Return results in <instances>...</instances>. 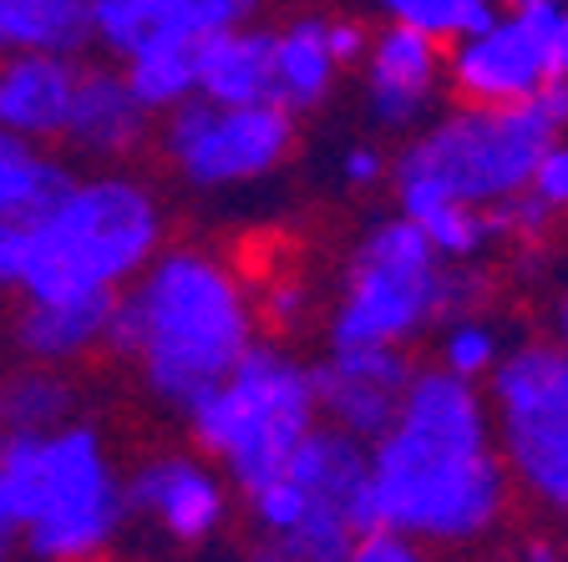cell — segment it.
<instances>
[{
  "label": "cell",
  "instance_id": "obj_34",
  "mask_svg": "<svg viewBox=\"0 0 568 562\" xmlns=\"http://www.w3.org/2000/svg\"><path fill=\"white\" fill-rule=\"evenodd\" d=\"M325 47L341 61V71L361 67V57H366V47H371L366 21H355V16H325Z\"/></svg>",
  "mask_w": 568,
  "mask_h": 562
},
{
  "label": "cell",
  "instance_id": "obj_8",
  "mask_svg": "<svg viewBox=\"0 0 568 562\" xmlns=\"http://www.w3.org/2000/svg\"><path fill=\"white\" fill-rule=\"evenodd\" d=\"M437 279L442 264L416 218H376L351 248L325 345H416L426 329H437Z\"/></svg>",
  "mask_w": 568,
  "mask_h": 562
},
{
  "label": "cell",
  "instance_id": "obj_13",
  "mask_svg": "<svg viewBox=\"0 0 568 562\" xmlns=\"http://www.w3.org/2000/svg\"><path fill=\"white\" fill-rule=\"evenodd\" d=\"M412 370V355L396 345H325V355L310 365L315 416L371 441L390 421Z\"/></svg>",
  "mask_w": 568,
  "mask_h": 562
},
{
  "label": "cell",
  "instance_id": "obj_35",
  "mask_svg": "<svg viewBox=\"0 0 568 562\" xmlns=\"http://www.w3.org/2000/svg\"><path fill=\"white\" fill-rule=\"evenodd\" d=\"M341 177H345V187L386 183V153L371 147V142H355V147H345V157H341Z\"/></svg>",
  "mask_w": 568,
  "mask_h": 562
},
{
  "label": "cell",
  "instance_id": "obj_9",
  "mask_svg": "<svg viewBox=\"0 0 568 562\" xmlns=\"http://www.w3.org/2000/svg\"><path fill=\"white\" fill-rule=\"evenodd\" d=\"M153 132L163 163L199 193H234V187L264 183L295 157L300 142V127L284 106H219L203 96H189L183 106L163 112Z\"/></svg>",
  "mask_w": 568,
  "mask_h": 562
},
{
  "label": "cell",
  "instance_id": "obj_11",
  "mask_svg": "<svg viewBox=\"0 0 568 562\" xmlns=\"http://www.w3.org/2000/svg\"><path fill=\"white\" fill-rule=\"evenodd\" d=\"M122 497H128V517H148L178 548L213 542L234 512L229 477L199 451H158L138 461L132 477H122Z\"/></svg>",
  "mask_w": 568,
  "mask_h": 562
},
{
  "label": "cell",
  "instance_id": "obj_27",
  "mask_svg": "<svg viewBox=\"0 0 568 562\" xmlns=\"http://www.w3.org/2000/svg\"><path fill=\"white\" fill-rule=\"evenodd\" d=\"M390 25H406V31H422L432 41H457V35L487 25L503 6L497 0H371Z\"/></svg>",
  "mask_w": 568,
  "mask_h": 562
},
{
  "label": "cell",
  "instance_id": "obj_30",
  "mask_svg": "<svg viewBox=\"0 0 568 562\" xmlns=\"http://www.w3.org/2000/svg\"><path fill=\"white\" fill-rule=\"evenodd\" d=\"M142 35H148V21L132 11L128 0H92V47L106 61L128 57Z\"/></svg>",
  "mask_w": 568,
  "mask_h": 562
},
{
  "label": "cell",
  "instance_id": "obj_5",
  "mask_svg": "<svg viewBox=\"0 0 568 562\" xmlns=\"http://www.w3.org/2000/svg\"><path fill=\"white\" fill-rule=\"evenodd\" d=\"M0 497L36 562H97L128 528L122 471L87 421L0 441Z\"/></svg>",
  "mask_w": 568,
  "mask_h": 562
},
{
  "label": "cell",
  "instance_id": "obj_36",
  "mask_svg": "<svg viewBox=\"0 0 568 562\" xmlns=\"http://www.w3.org/2000/svg\"><path fill=\"white\" fill-rule=\"evenodd\" d=\"M497 562H564V548H558L554 538H544V532H538V538H523L508 558H497Z\"/></svg>",
  "mask_w": 568,
  "mask_h": 562
},
{
  "label": "cell",
  "instance_id": "obj_15",
  "mask_svg": "<svg viewBox=\"0 0 568 562\" xmlns=\"http://www.w3.org/2000/svg\"><path fill=\"white\" fill-rule=\"evenodd\" d=\"M284 477L300 481L310 497L331 502L335 512H345L355 532H376L371 522V467H366V441L331 421H315L300 446L284 457Z\"/></svg>",
  "mask_w": 568,
  "mask_h": 562
},
{
  "label": "cell",
  "instance_id": "obj_25",
  "mask_svg": "<svg viewBox=\"0 0 568 562\" xmlns=\"http://www.w3.org/2000/svg\"><path fill=\"white\" fill-rule=\"evenodd\" d=\"M128 6L148 21V31H168V35H183V41H203V35L224 31V25L254 21L264 0H128Z\"/></svg>",
  "mask_w": 568,
  "mask_h": 562
},
{
  "label": "cell",
  "instance_id": "obj_22",
  "mask_svg": "<svg viewBox=\"0 0 568 562\" xmlns=\"http://www.w3.org/2000/svg\"><path fill=\"white\" fill-rule=\"evenodd\" d=\"M118 71L122 82L132 86V96L153 117H163V112H173V106H183L193 96V41L168 31H148L128 57H118Z\"/></svg>",
  "mask_w": 568,
  "mask_h": 562
},
{
  "label": "cell",
  "instance_id": "obj_29",
  "mask_svg": "<svg viewBox=\"0 0 568 562\" xmlns=\"http://www.w3.org/2000/svg\"><path fill=\"white\" fill-rule=\"evenodd\" d=\"M554 218H558V213L548 208V203L532 198L528 187L487 208V223H493V238H497V244H523V248H538V244H544L548 228H554Z\"/></svg>",
  "mask_w": 568,
  "mask_h": 562
},
{
  "label": "cell",
  "instance_id": "obj_37",
  "mask_svg": "<svg viewBox=\"0 0 568 562\" xmlns=\"http://www.w3.org/2000/svg\"><path fill=\"white\" fill-rule=\"evenodd\" d=\"M11 548H16V522H11L6 497H0V562H11Z\"/></svg>",
  "mask_w": 568,
  "mask_h": 562
},
{
  "label": "cell",
  "instance_id": "obj_12",
  "mask_svg": "<svg viewBox=\"0 0 568 562\" xmlns=\"http://www.w3.org/2000/svg\"><path fill=\"white\" fill-rule=\"evenodd\" d=\"M447 92V67H442V41L406 25H381L361 57V96L366 117L390 137L416 132L437 112Z\"/></svg>",
  "mask_w": 568,
  "mask_h": 562
},
{
  "label": "cell",
  "instance_id": "obj_4",
  "mask_svg": "<svg viewBox=\"0 0 568 562\" xmlns=\"http://www.w3.org/2000/svg\"><path fill=\"white\" fill-rule=\"evenodd\" d=\"M568 122V82L513 106H473L457 102L452 112H432L416 132H406L402 153L386 163L396 187V213L437 208V203H493L528 187L532 163L564 137Z\"/></svg>",
  "mask_w": 568,
  "mask_h": 562
},
{
  "label": "cell",
  "instance_id": "obj_17",
  "mask_svg": "<svg viewBox=\"0 0 568 562\" xmlns=\"http://www.w3.org/2000/svg\"><path fill=\"white\" fill-rule=\"evenodd\" d=\"M77 67L82 61L41 57V51L0 57V127L31 142H57L71 86H77Z\"/></svg>",
  "mask_w": 568,
  "mask_h": 562
},
{
  "label": "cell",
  "instance_id": "obj_23",
  "mask_svg": "<svg viewBox=\"0 0 568 562\" xmlns=\"http://www.w3.org/2000/svg\"><path fill=\"white\" fill-rule=\"evenodd\" d=\"M77 386L57 365H26V370L0 375V441L6 436H31L71 421Z\"/></svg>",
  "mask_w": 568,
  "mask_h": 562
},
{
  "label": "cell",
  "instance_id": "obj_19",
  "mask_svg": "<svg viewBox=\"0 0 568 562\" xmlns=\"http://www.w3.org/2000/svg\"><path fill=\"white\" fill-rule=\"evenodd\" d=\"M341 76V61L325 47V16H295L274 31V106H284L290 117L331 102Z\"/></svg>",
  "mask_w": 568,
  "mask_h": 562
},
{
  "label": "cell",
  "instance_id": "obj_10",
  "mask_svg": "<svg viewBox=\"0 0 568 562\" xmlns=\"http://www.w3.org/2000/svg\"><path fill=\"white\" fill-rule=\"evenodd\" d=\"M447 92L473 106H513L568 82V0L503 6L487 25L442 47Z\"/></svg>",
  "mask_w": 568,
  "mask_h": 562
},
{
  "label": "cell",
  "instance_id": "obj_39",
  "mask_svg": "<svg viewBox=\"0 0 568 562\" xmlns=\"http://www.w3.org/2000/svg\"><path fill=\"white\" fill-rule=\"evenodd\" d=\"M497 6H532V0H497Z\"/></svg>",
  "mask_w": 568,
  "mask_h": 562
},
{
  "label": "cell",
  "instance_id": "obj_38",
  "mask_svg": "<svg viewBox=\"0 0 568 562\" xmlns=\"http://www.w3.org/2000/svg\"><path fill=\"white\" fill-rule=\"evenodd\" d=\"M239 562H295V558H290V552H280V548H270V542H254V548H248Z\"/></svg>",
  "mask_w": 568,
  "mask_h": 562
},
{
  "label": "cell",
  "instance_id": "obj_20",
  "mask_svg": "<svg viewBox=\"0 0 568 562\" xmlns=\"http://www.w3.org/2000/svg\"><path fill=\"white\" fill-rule=\"evenodd\" d=\"M71 177H77L71 157L57 153V142H31L0 127V223L6 228H21L36 213H47Z\"/></svg>",
  "mask_w": 568,
  "mask_h": 562
},
{
  "label": "cell",
  "instance_id": "obj_28",
  "mask_svg": "<svg viewBox=\"0 0 568 562\" xmlns=\"http://www.w3.org/2000/svg\"><path fill=\"white\" fill-rule=\"evenodd\" d=\"M355 538H361V532L345 522V512H335V507L315 502V507H310V512L295 522V528L284 532L280 542H270V548L290 552L295 562H345V558H351V548H355Z\"/></svg>",
  "mask_w": 568,
  "mask_h": 562
},
{
  "label": "cell",
  "instance_id": "obj_26",
  "mask_svg": "<svg viewBox=\"0 0 568 562\" xmlns=\"http://www.w3.org/2000/svg\"><path fill=\"white\" fill-rule=\"evenodd\" d=\"M416 228L426 248L437 254V264H483L487 248L497 244L487 208H473V203H437V208L416 213Z\"/></svg>",
  "mask_w": 568,
  "mask_h": 562
},
{
  "label": "cell",
  "instance_id": "obj_33",
  "mask_svg": "<svg viewBox=\"0 0 568 562\" xmlns=\"http://www.w3.org/2000/svg\"><path fill=\"white\" fill-rule=\"evenodd\" d=\"M528 193L538 203H548L554 213H564V203H568V147H564V137H558L554 147H548V153L532 163Z\"/></svg>",
  "mask_w": 568,
  "mask_h": 562
},
{
  "label": "cell",
  "instance_id": "obj_16",
  "mask_svg": "<svg viewBox=\"0 0 568 562\" xmlns=\"http://www.w3.org/2000/svg\"><path fill=\"white\" fill-rule=\"evenodd\" d=\"M193 96L219 106L274 102V31L244 21L193 41Z\"/></svg>",
  "mask_w": 568,
  "mask_h": 562
},
{
  "label": "cell",
  "instance_id": "obj_24",
  "mask_svg": "<svg viewBox=\"0 0 568 562\" xmlns=\"http://www.w3.org/2000/svg\"><path fill=\"white\" fill-rule=\"evenodd\" d=\"M503 350H508V335H503V325H493L483 309H473V315H452V319L437 325V365L452 370L457 380L483 386L487 370L497 365Z\"/></svg>",
  "mask_w": 568,
  "mask_h": 562
},
{
  "label": "cell",
  "instance_id": "obj_32",
  "mask_svg": "<svg viewBox=\"0 0 568 562\" xmlns=\"http://www.w3.org/2000/svg\"><path fill=\"white\" fill-rule=\"evenodd\" d=\"M345 562H437V552L422 548V542L402 538V532H361Z\"/></svg>",
  "mask_w": 568,
  "mask_h": 562
},
{
  "label": "cell",
  "instance_id": "obj_14",
  "mask_svg": "<svg viewBox=\"0 0 568 562\" xmlns=\"http://www.w3.org/2000/svg\"><path fill=\"white\" fill-rule=\"evenodd\" d=\"M153 112L132 96V86L122 82L118 61H87L77 67V86L67 102V122H61V147L67 157L82 163L118 167L128 157H138L153 137Z\"/></svg>",
  "mask_w": 568,
  "mask_h": 562
},
{
  "label": "cell",
  "instance_id": "obj_31",
  "mask_svg": "<svg viewBox=\"0 0 568 562\" xmlns=\"http://www.w3.org/2000/svg\"><path fill=\"white\" fill-rule=\"evenodd\" d=\"M248 294H254V319H260V329H274V335H295L310 309V289L300 279H274Z\"/></svg>",
  "mask_w": 568,
  "mask_h": 562
},
{
  "label": "cell",
  "instance_id": "obj_18",
  "mask_svg": "<svg viewBox=\"0 0 568 562\" xmlns=\"http://www.w3.org/2000/svg\"><path fill=\"white\" fill-rule=\"evenodd\" d=\"M112 299H26L16 315V350L31 365H77L102 350Z\"/></svg>",
  "mask_w": 568,
  "mask_h": 562
},
{
  "label": "cell",
  "instance_id": "obj_7",
  "mask_svg": "<svg viewBox=\"0 0 568 562\" xmlns=\"http://www.w3.org/2000/svg\"><path fill=\"white\" fill-rule=\"evenodd\" d=\"M497 457L513 492L544 512L568 507V355L564 340H518L483 380Z\"/></svg>",
  "mask_w": 568,
  "mask_h": 562
},
{
  "label": "cell",
  "instance_id": "obj_40",
  "mask_svg": "<svg viewBox=\"0 0 568 562\" xmlns=\"http://www.w3.org/2000/svg\"><path fill=\"white\" fill-rule=\"evenodd\" d=\"M0 299H6V289H0Z\"/></svg>",
  "mask_w": 568,
  "mask_h": 562
},
{
  "label": "cell",
  "instance_id": "obj_1",
  "mask_svg": "<svg viewBox=\"0 0 568 562\" xmlns=\"http://www.w3.org/2000/svg\"><path fill=\"white\" fill-rule=\"evenodd\" d=\"M371 522L432 552L483 548L513 512L483 386L416 365L390 421L366 441Z\"/></svg>",
  "mask_w": 568,
  "mask_h": 562
},
{
  "label": "cell",
  "instance_id": "obj_3",
  "mask_svg": "<svg viewBox=\"0 0 568 562\" xmlns=\"http://www.w3.org/2000/svg\"><path fill=\"white\" fill-rule=\"evenodd\" d=\"M163 203L132 173L71 177L47 213L16 228L21 299H112L163 248Z\"/></svg>",
  "mask_w": 568,
  "mask_h": 562
},
{
  "label": "cell",
  "instance_id": "obj_6",
  "mask_svg": "<svg viewBox=\"0 0 568 562\" xmlns=\"http://www.w3.org/2000/svg\"><path fill=\"white\" fill-rule=\"evenodd\" d=\"M183 421L199 457L224 471L234 492H248L270 481L300 436L320 421L310 365L274 340H254L224 380H213L183 410Z\"/></svg>",
  "mask_w": 568,
  "mask_h": 562
},
{
  "label": "cell",
  "instance_id": "obj_21",
  "mask_svg": "<svg viewBox=\"0 0 568 562\" xmlns=\"http://www.w3.org/2000/svg\"><path fill=\"white\" fill-rule=\"evenodd\" d=\"M16 51L82 61L92 51V0H0V57Z\"/></svg>",
  "mask_w": 568,
  "mask_h": 562
},
{
  "label": "cell",
  "instance_id": "obj_2",
  "mask_svg": "<svg viewBox=\"0 0 568 562\" xmlns=\"http://www.w3.org/2000/svg\"><path fill=\"white\" fill-rule=\"evenodd\" d=\"M254 340L260 319L244 274L203 244H163L128 289L112 294L102 350L138 365L148 396L183 416Z\"/></svg>",
  "mask_w": 568,
  "mask_h": 562
}]
</instances>
